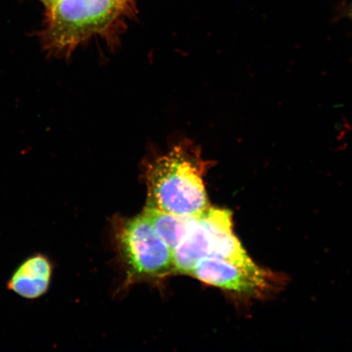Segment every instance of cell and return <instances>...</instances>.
Instances as JSON below:
<instances>
[{"mask_svg": "<svg viewBox=\"0 0 352 352\" xmlns=\"http://www.w3.org/2000/svg\"><path fill=\"white\" fill-rule=\"evenodd\" d=\"M195 144L182 140L145 164L146 206L196 217L210 208L204 175L209 168Z\"/></svg>", "mask_w": 352, "mask_h": 352, "instance_id": "1", "label": "cell"}, {"mask_svg": "<svg viewBox=\"0 0 352 352\" xmlns=\"http://www.w3.org/2000/svg\"><path fill=\"white\" fill-rule=\"evenodd\" d=\"M46 8L44 32L65 50L94 38L116 43L136 12L135 0H39Z\"/></svg>", "mask_w": 352, "mask_h": 352, "instance_id": "2", "label": "cell"}, {"mask_svg": "<svg viewBox=\"0 0 352 352\" xmlns=\"http://www.w3.org/2000/svg\"><path fill=\"white\" fill-rule=\"evenodd\" d=\"M217 257L243 265L255 263L233 232L230 210L210 208L197 215L180 244L173 250L175 274L190 275L201 258Z\"/></svg>", "mask_w": 352, "mask_h": 352, "instance_id": "3", "label": "cell"}, {"mask_svg": "<svg viewBox=\"0 0 352 352\" xmlns=\"http://www.w3.org/2000/svg\"><path fill=\"white\" fill-rule=\"evenodd\" d=\"M118 240L132 274L161 278L175 274L173 250L157 235L142 214L122 222Z\"/></svg>", "mask_w": 352, "mask_h": 352, "instance_id": "4", "label": "cell"}, {"mask_svg": "<svg viewBox=\"0 0 352 352\" xmlns=\"http://www.w3.org/2000/svg\"><path fill=\"white\" fill-rule=\"evenodd\" d=\"M206 285L246 297L262 298L280 287V276L257 265L217 257L201 258L190 275Z\"/></svg>", "mask_w": 352, "mask_h": 352, "instance_id": "5", "label": "cell"}, {"mask_svg": "<svg viewBox=\"0 0 352 352\" xmlns=\"http://www.w3.org/2000/svg\"><path fill=\"white\" fill-rule=\"evenodd\" d=\"M51 276L50 262L43 255L37 254L21 264L8 287L25 298H37L47 292Z\"/></svg>", "mask_w": 352, "mask_h": 352, "instance_id": "6", "label": "cell"}, {"mask_svg": "<svg viewBox=\"0 0 352 352\" xmlns=\"http://www.w3.org/2000/svg\"><path fill=\"white\" fill-rule=\"evenodd\" d=\"M142 215L157 235L173 250L184 239L197 217L168 213L149 206H145Z\"/></svg>", "mask_w": 352, "mask_h": 352, "instance_id": "7", "label": "cell"}]
</instances>
